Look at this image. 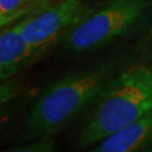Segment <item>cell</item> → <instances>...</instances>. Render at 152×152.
Wrapping results in <instances>:
<instances>
[{
	"mask_svg": "<svg viewBox=\"0 0 152 152\" xmlns=\"http://www.w3.org/2000/svg\"><path fill=\"white\" fill-rule=\"evenodd\" d=\"M90 0H56L22 18L23 35L39 60L91 9Z\"/></svg>",
	"mask_w": 152,
	"mask_h": 152,
	"instance_id": "cell-4",
	"label": "cell"
},
{
	"mask_svg": "<svg viewBox=\"0 0 152 152\" xmlns=\"http://www.w3.org/2000/svg\"><path fill=\"white\" fill-rule=\"evenodd\" d=\"M151 0H108L91 8L62 41L69 53H83L102 48L135 28L145 17Z\"/></svg>",
	"mask_w": 152,
	"mask_h": 152,
	"instance_id": "cell-3",
	"label": "cell"
},
{
	"mask_svg": "<svg viewBox=\"0 0 152 152\" xmlns=\"http://www.w3.org/2000/svg\"><path fill=\"white\" fill-rule=\"evenodd\" d=\"M31 4H35V2H38V1H42V0H28Z\"/></svg>",
	"mask_w": 152,
	"mask_h": 152,
	"instance_id": "cell-10",
	"label": "cell"
},
{
	"mask_svg": "<svg viewBox=\"0 0 152 152\" xmlns=\"http://www.w3.org/2000/svg\"><path fill=\"white\" fill-rule=\"evenodd\" d=\"M51 0H42L35 4H31L28 0H0V26L1 28L6 27L10 24L18 22L37 11L38 9L50 5Z\"/></svg>",
	"mask_w": 152,
	"mask_h": 152,
	"instance_id": "cell-7",
	"label": "cell"
},
{
	"mask_svg": "<svg viewBox=\"0 0 152 152\" xmlns=\"http://www.w3.org/2000/svg\"><path fill=\"white\" fill-rule=\"evenodd\" d=\"M142 152H152V147H150V148H148V149H144Z\"/></svg>",
	"mask_w": 152,
	"mask_h": 152,
	"instance_id": "cell-9",
	"label": "cell"
},
{
	"mask_svg": "<svg viewBox=\"0 0 152 152\" xmlns=\"http://www.w3.org/2000/svg\"><path fill=\"white\" fill-rule=\"evenodd\" d=\"M152 143V113L115 131L89 152H137Z\"/></svg>",
	"mask_w": 152,
	"mask_h": 152,
	"instance_id": "cell-6",
	"label": "cell"
},
{
	"mask_svg": "<svg viewBox=\"0 0 152 152\" xmlns=\"http://www.w3.org/2000/svg\"><path fill=\"white\" fill-rule=\"evenodd\" d=\"M152 113V66L134 65L115 75L95 100L79 135L80 148Z\"/></svg>",
	"mask_w": 152,
	"mask_h": 152,
	"instance_id": "cell-2",
	"label": "cell"
},
{
	"mask_svg": "<svg viewBox=\"0 0 152 152\" xmlns=\"http://www.w3.org/2000/svg\"><path fill=\"white\" fill-rule=\"evenodd\" d=\"M22 19L2 28L0 34V79L7 81L37 61L34 50L23 35Z\"/></svg>",
	"mask_w": 152,
	"mask_h": 152,
	"instance_id": "cell-5",
	"label": "cell"
},
{
	"mask_svg": "<svg viewBox=\"0 0 152 152\" xmlns=\"http://www.w3.org/2000/svg\"><path fill=\"white\" fill-rule=\"evenodd\" d=\"M51 1H55V0H51Z\"/></svg>",
	"mask_w": 152,
	"mask_h": 152,
	"instance_id": "cell-11",
	"label": "cell"
},
{
	"mask_svg": "<svg viewBox=\"0 0 152 152\" xmlns=\"http://www.w3.org/2000/svg\"><path fill=\"white\" fill-rule=\"evenodd\" d=\"M115 76L113 63L73 71L38 96L23 126V141L51 137L95 100Z\"/></svg>",
	"mask_w": 152,
	"mask_h": 152,
	"instance_id": "cell-1",
	"label": "cell"
},
{
	"mask_svg": "<svg viewBox=\"0 0 152 152\" xmlns=\"http://www.w3.org/2000/svg\"><path fill=\"white\" fill-rule=\"evenodd\" d=\"M7 152H55V149L51 137H42L27 145L16 148Z\"/></svg>",
	"mask_w": 152,
	"mask_h": 152,
	"instance_id": "cell-8",
	"label": "cell"
}]
</instances>
